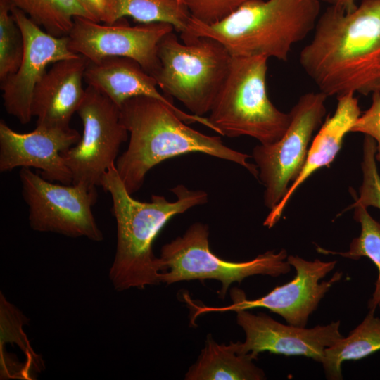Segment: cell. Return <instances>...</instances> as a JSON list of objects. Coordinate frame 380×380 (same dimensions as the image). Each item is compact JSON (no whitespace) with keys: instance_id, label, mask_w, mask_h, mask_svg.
<instances>
[{"instance_id":"obj_15","label":"cell","mask_w":380,"mask_h":380,"mask_svg":"<svg viewBox=\"0 0 380 380\" xmlns=\"http://www.w3.org/2000/svg\"><path fill=\"white\" fill-rule=\"evenodd\" d=\"M80 133L70 127L36 126L28 133L12 129L0 122V171H11L18 167H34L50 182L72 183V174L61 153L78 143Z\"/></svg>"},{"instance_id":"obj_5","label":"cell","mask_w":380,"mask_h":380,"mask_svg":"<svg viewBox=\"0 0 380 380\" xmlns=\"http://www.w3.org/2000/svg\"><path fill=\"white\" fill-rule=\"evenodd\" d=\"M267 60L264 56H232L208 117L217 133L232 138L248 136L260 144H272L284 134L291 115L277 108L268 97Z\"/></svg>"},{"instance_id":"obj_3","label":"cell","mask_w":380,"mask_h":380,"mask_svg":"<svg viewBox=\"0 0 380 380\" xmlns=\"http://www.w3.org/2000/svg\"><path fill=\"white\" fill-rule=\"evenodd\" d=\"M101 186L110 194L117 224V245L109 277L117 291L144 289L160 283L161 260L153 252V242L174 216L208 201L203 190H191L177 185L171 191L175 201L153 195L142 202L130 194L113 165L103 175Z\"/></svg>"},{"instance_id":"obj_11","label":"cell","mask_w":380,"mask_h":380,"mask_svg":"<svg viewBox=\"0 0 380 380\" xmlns=\"http://www.w3.org/2000/svg\"><path fill=\"white\" fill-rule=\"evenodd\" d=\"M122 19L114 23H102L75 18L67 35L70 49L92 63L108 57L129 58L153 76L160 66L158 44L165 34L174 31V27L165 23L132 26Z\"/></svg>"},{"instance_id":"obj_25","label":"cell","mask_w":380,"mask_h":380,"mask_svg":"<svg viewBox=\"0 0 380 380\" xmlns=\"http://www.w3.org/2000/svg\"><path fill=\"white\" fill-rule=\"evenodd\" d=\"M362 151V182L359 189V196H355V202L349 209L362 205L367 208L374 207L380 210V175L375 158L376 142L372 137L365 135Z\"/></svg>"},{"instance_id":"obj_22","label":"cell","mask_w":380,"mask_h":380,"mask_svg":"<svg viewBox=\"0 0 380 380\" xmlns=\"http://www.w3.org/2000/svg\"><path fill=\"white\" fill-rule=\"evenodd\" d=\"M353 208L354 219L360 224V233L352 240L349 250L335 252L320 247H317V250L321 253L339 255L351 260L366 257L375 265L378 277L374 291L368 301V309L375 311L377 308H380V222L369 215L367 208L356 205Z\"/></svg>"},{"instance_id":"obj_27","label":"cell","mask_w":380,"mask_h":380,"mask_svg":"<svg viewBox=\"0 0 380 380\" xmlns=\"http://www.w3.org/2000/svg\"><path fill=\"white\" fill-rule=\"evenodd\" d=\"M352 132L362 133L376 142L375 158L380 162V93L372 94L369 108L360 115L351 129Z\"/></svg>"},{"instance_id":"obj_26","label":"cell","mask_w":380,"mask_h":380,"mask_svg":"<svg viewBox=\"0 0 380 380\" xmlns=\"http://www.w3.org/2000/svg\"><path fill=\"white\" fill-rule=\"evenodd\" d=\"M191 16L205 23L222 20L243 4L254 0H180Z\"/></svg>"},{"instance_id":"obj_28","label":"cell","mask_w":380,"mask_h":380,"mask_svg":"<svg viewBox=\"0 0 380 380\" xmlns=\"http://www.w3.org/2000/svg\"><path fill=\"white\" fill-rule=\"evenodd\" d=\"M76 1L89 14L94 21L114 23L122 18L117 0Z\"/></svg>"},{"instance_id":"obj_13","label":"cell","mask_w":380,"mask_h":380,"mask_svg":"<svg viewBox=\"0 0 380 380\" xmlns=\"http://www.w3.org/2000/svg\"><path fill=\"white\" fill-rule=\"evenodd\" d=\"M11 8L23 34L24 50L19 68L0 82V87L6 112L20 123L27 124L33 118L34 91L46 72L47 67L80 55L70 49L68 36H53L20 9L13 5Z\"/></svg>"},{"instance_id":"obj_16","label":"cell","mask_w":380,"mask_h":380,"mask_svg":"<svg viewBox=\"0 0 380 380\" xmlns=\"http://www.w3.org/2000/svg\"><path fill=\"white\" fill-rule=\"evenodd\" d=\"M88 61L83 56L52 64L34 91L32 113L36 126L69 128L85 94L83 88Z\"/></svg>"},{"instance_id":"obj_6","label":"cell","mask_w":380,"mask_h":380,"mask_svg":"<svg viewBox=\"0 0 380 380\" xmlns=\"http://www.w3.org/2000/svg\"><path fill=\"white\" fill-rule=\"evenodd\" d=\"M158 57L160 66L153 77L164 94L194 115L209 113L229 69L227 50L205 37L180 42L172 31L160 41Z\"/></svg>"},{"instance_id":"obj_29","label":"cell","mask_w":380,"mask_h":380,"mask_svg":"<svg viewBox=\"0 0 380 380\" xmlns=\"http://www.w3.org/2000/svg\"><path fill=\"white\" fill-rule=\"evenodd\" d=\"M330 5L342 8L344 11H350L357 6L355 0H323Z\"/></svg>"},{"instance_id":"obj_14","label":"cell","mask_w":380,"mask_h":380,"mask_svg":"<svg viewBox=\"0 0 380 380\" xmlns=\"http://www.w3.org/2000/svg\"><path fill=\"white\" fill-rule=\"evenodd\" d=\"M237 324L243 329V342L233 343L239 353L258 355L265 351L286 356L301 355L322 362L326 348L343 336L339 331L340 321L327 325L305 328L278 322L265 313L253 314L238 310Z\"/></svg>"},{"instance_id":"obj_20","label":"cell","mask_w":380,"mask_h":380,"mask_svg":"<svg viewBox=\"0 0 380 380\" xmlns=\"http://www.w3.org/2000/svg\"><path fill=\"white\" fill-rule=\"evenodd\" d=\"M369 310L362 322L332 346L326 348L322 364L326 377L343 379L341 366L346 361L358 360L380 350V318Z\"/></svg>"},{"instance_id":"obj_8","label":"cell","mask_w":380,"mask_h":380,"mask_svg":"<svg viewBox=\"0 0 380 380\" xmlns=\"http://www.w3.org/2000/svg\"><path fill=\"white\" fill-rule=\"evenodd\" d=\"M323 93L303 94L289 112L290 124L277 141L256 146L252 153L265 186L264 203L272 210L300 172L315 131L326 114Z\"/></svg>"},{"instance_id":"obj_1","label":"cell","mask_w":380,"mask_h":380,"mask_svg":"<svg viewBox=\"0 0 380 380\" xmlns=\"http://www.w3.org/2000/svg\"><path fill=\"white\" fill-rule=\"evenodd\" d=\"M313 30L299 61L319 91L380 93V0H362L350 11L330 5Z\"/></svg>"},{"instance_id":"obj_12","label":"cell","mask_w":380,"mask_h":380,"mask_svg":"<svg viewBox=\"0 0 380 380\" xmlns=\"http://www.w3.org/2000/svg\"><path fill=\"white\" fill-rule=\"evenodd\" d=\"M287 261L296 270L294 278L277 286L266 295L248 300L245 293L234 288L230 291L232 303L224 307L197 306L195 315L207 312H225L264 308L281 316L289 324L305 327L310 315L331 286L340 281L343 273L335 272L327 281L320 282L336 266L337 261L319 259L306 260L298 255H288Z\"/></svg>"},{"instance_id":"obj_2","label":"cell","mask_w":380,"mask_h":380,"mask_svg":"<svg viewBox=\"0 0 380 380\" xmlns=\"http://www.w3.org/2000/svg\"><path fill=\"white\" fill-rule=\"evenodd\" d=\"M120 114L129 141L115 165L132 195L140 189L147 172L155 165L189 153L232 161L258 177L256 165L248 161L249 155L229 148L218 136H208L189 127L179 113L160 100L132 98L121 105Z\"/></svg>"},{"instance_id":"obj_23","label":"cell","mask_w":380,"mask_h":380,"mask_svg":"<svg viewBox=\"0 0 380 380\" xmlns=\"http://www.w3.org/2000/svg\"><path fill=\"white\" fill-rule=\"evenodd\" d=\"M120 15L139 23H165L184 33L191 15L180 0H117Z\"/></svg>"},{"instance_id":"obj_21","label":"cell","mask_w":380,"mask_h":380,"mask_svg":"<svg viewBox=\"0 0 380 380\" xmlns=\"http://www.w3.org/2000/svg\"><path fill=\"white\" fill-rule=\"evenodd\" d=\"M48 33L67 36L74 19L82 17L93 20L76 0H9Z\"/></svg>"},{"instance_id":"obj_10","label":"cell","mask_w":380,"mask_h":380,"mask_svg":"<svg viewBox=\"0 0 380 380\" xmlns=\"http://www.w3.org/2000/svg\"><path fill=\"white\" fill-rule=\"evenodd\" d=\"M77 113L83 133L78 143L61 155L72 174V184L94 189L115 164L120 147L129 133L121 122L120 108L90 86L85 89Z\"/></svg>"},{"instance_id":"obj_19","label":"cell","mask_w":380,"mask_h":380,"mask_svg":"<svg viewBox=\"0 0 380 380\" xmlns=\"http://www.w3.org/2000/svg\"><path fill=\"white\" fill-rule=\"evenodd\" d=\"M251 353H239L232 342L217 343L208 336L196 362L185 374L186 380H262L265 372L253 361Z\"/></svg>"},{"instance_id":"obj_24","label":"cell","mask_w":380,"mask_h":380,"mask_svg":"<svg viewBox=\"0 0 380 380\" xmlns=\"http://www.w3.org/2000/svg\"><path fill=\"white\" fill-rule=\"evenodd\" d=\"M9 0H0V82L16 72L22 61L24 42Z\"/></svg>"},{"instance_id":"obj_17","label":"cell","mask_w":380,"mask_h":380,"mask_svg":"<svg viewBox=\"0 0 380 380\" xmlns=\"http://www.w3.org/2000/svg\"><path fill=\"white\" fill-rule=\"evenodd\" d=\"M84 81L119 108L134 97H151L172 107L186 123L208 125L206 118L182 110L173 103L171 98L161 94L158 90L156 79L133 59L115 56L96 63L88 61Z\"/></svg>"},{"instance_id":"obj_9","label":"cell","mask_w":380,"mask_h":380,"mask_svg":"<svg viewBox=\"0 0 380 380\" xmlns=\"http://www.w3.org/2000/svg\"><path fill=\"white\" fill-rule=\"evenodd\" d=\"M19 175L32 229L94 241L103 239L91 210L97 199L96 189L53 183L29 167H21Z\"/></svg>"},{"instance_id":"obj_18","label":"cell","mask_w":380,"mask_h":380,"mask_svg":"<svg viewBox=\"0 0 380 380\" xmlns=\"http://www.w3.org/2000/svg\"><path fill=\"white\" fill-rule=\"evenodd\" d=\"M334 115L322 125L312 141L303 168L289 186L282 200L271 210L263 224L272 227L280 219L289 199L298 187L317 170L328 166L340 151L343 139L361 115L358 100L354 94L337 98Z\"/></svg>"},{"instance_id":"obj_4","label":"cell","mask_w":380,"mask_h":380,"mask_svg":"<svg viewBox=\"0 0 380 380\" xmlns=\"http://www.w3.org/2000/svg\"><path fill=\"white\" fill-rule=\"evenodd\" d=\"M319 11V0H254L215 23L191 16L180 39L208 37L231 56H264L286 61L293 46L314 30Z\"/></svg>"},{"instance_id":"obj_7","label":"cell","mask_w":380,"mask_h":380,"mask_svg":"<svg viewBox=\"0 0 380 380\" xmlns=\"http://www.w3.org/2000/svg\"><path fill=\"white\" fill-rule=\"evenodd\" d=\"M208 236V226L196 222L184 235L165 244L160 256L163 268L160 282L171 284L182 281L215 279L221 283L219 296L224 299L234 282L240 284L256 274L276 277L291 270L285 249L269 251L248 261L231 262L210 251Z\"/></svg>"}]
</instances>
